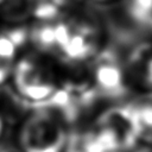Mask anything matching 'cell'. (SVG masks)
Wrapping results in <instances>:
<instances>
[{"label":"cell","instance_id":"1","mask_svg":"<svg viewBox=\"0 0 152 152\" xmlns=\"http://www.w3.org/2000/svg\"><path fill=\"white\" fill-rule=\"evenodd\" d=\"M21 152H64L68 132L62 118L48 109L32 112L19 128Z\"/></svg>","mask_w":152,"mask_h":152},{"label":"cell","instance_id":"2","mask_svg":"<svg viewBox=\"0 0 152 152\" xmlns=\"http://www.w3.org/2000/svg\"><path fill=\"white\" fill-rule=\"evenodd\" d=\"M137 141L125 108L107 113L80 140L78 152H122Z\"/></svg>","mask_w":152,"mask_h":152},{"label":"cell","instance_id":"3","mask_svg":"<svg viewBox=\"0 0 152 152\" xmlns=\"http://www.w3.org/2000/svg\"><path fill=\"white\" fill-rule=\"evenodd\" d=\"M12 82L17 93L31 102L48 101L57 93L51 70L32 58H24L12 69Z\"/></svg>","mask_w":152,"mask_h":152},{"label":"cell","instance_id":"4","mask_svg":"<svg viewBox=\"0 0 152 152\" xmlns=\"http://www.w3.org/2000/svg\"><path fill=\"white\" fill-rule=\"evenodd\" d=\"M68 21L69 34L61 56L71 62H83L94 57L102 43L100 25L88 15H75Z\"/></svg>","mask_w":152,"mask_h":152},{"label":"cell","instance_id":"5","mask_svg":"<svg viewBox=\"0 0 152 152\" xmlns=\"http://www.w3.org/2000/svg\"><path fill=\"white\" fill-rule=\"evenodd\" d=\"M94 81L97 89L108 96H120L126 91V72L110 59L97 63L94 70Z\"/></svg>","mask_w":152,"mask_h":152},{"label":"cell","instance_id":"6","mask_svg":"<svg viewBox=\"0 0 152 152\" xmlns=\"http://www.w3.org/2000/svg\"><path fill=\"white\" fill-rule=\"evenodd\" d=\"M126 76L137 86L152 90V45L141 44L129 56Z\"/></svg>","mask_w":152,"mask_h":152},{"label":"cell","instance_id":"7","mask_svg":"<svg viewBox=\"0 0 152 152\" xmlns=\"http://www.w3.org/2000/svg\"><path fill=\"white\" fill-rule=\"evenodd\" d=\"M125 112L137 141L152 145V100L133 103Z\"/></svg>","mask_w":152,"mask_h":152},{"label":"cell","instance_id":"8","mask_svg":"<svg viewBox=\"0 0 152 152\" xmlns=\"http://www.w3.org/2000/svg\"><path fill=\"white\" fill-rule=\"evenodd\" d=\"M36 0H0V19L10 25H19L33 17Z\"/></svg>","mask_w":152,"mask_h":152},{"label":"cell","instance_id":"9","mask_svg":"<svg viewBox=\"0 0 152 152\" xmlns=\"http://www.w3.org/2000/svg\"><path fill=\"white\" fill-rule=\"evenodd\" d=\"M122 13L138 26H150L152 23V0H121Z\"/></svg>","mask_w":152,"mask_h":152},{"label":"cell","instance_id":"10","mask_svg":"<svg viewBox=\"0 0 152 152\" xmlns=\"http://www.w3.org/2000/svg\"><path fill=\"white\" fill-rule=\"evenodd\" d=\"M17 43L13 39V36L0 33V62L10 64L13 63V59L17 55Z\"/></svg>","mask_w":152,"mask_h":152},{"label":"cell","instance_id":"11","mask_svg":"<svg viewBox=\"0 0 152 152\" xmlns=\"http://www.w3.org/2000/svg\"><path fill=\"white\" fill-rule=\"evenodd\" d=\"M37 2H44V4H49L53 7H56L58 11H62L64 8L70 7L72 4H75L77 0H36Z\"/></svg>","mask_w":152,"mask_h":152},{"label":"cell","instance_id":"12","mask_svg":"<svg viewBox=\"0 0 152 152\" xmlns=\"http://www.w3.org/2000/svg\"><path fill=\"white\" fill-rule=\"evenodd\" d=\"M12 69L13 68H10V64L0 62V86L8 80L10 75H12V71H11Z\"/></svg>","mask_w":152,"mask_h":152},{"label":"cell","instance_id":"13","mask_svg":"<svg viewBox=\"0 0 152 152\" xmlns=\"http://www.w3.org/2000/svg\"><path fill=\"white\" fill-rule=\"evenodd\" d=\"M5 128H6V124H5V119L2 116V114L0 113V140L5 133Z\"/></svg>","mask_w":152,"mask_h":152},{"label":"cell","instance_id":"14","mask_svg":"<svg viewBox=\"0 0 152 152\" xmlns=\"http://www.w3.org/2000/svg\"><path fill=\"white\" fill-rule=\"evenodd\" d=\"M93 1H95V2H97V4H107V2H110V1H113V0H93Z\"/></svg>","mask_w":152,"mask_h":152},{"label":"cell","instance_id":"15","mask_svg":"<svg viewBox=\"0 0 152 152\" xmlns=\"http://www.w3.org/2000/svg\"><path fill=\"white\" fill-rule=\"evenodd\" d=\"M150 27H151V28H152V23H151V25H150Z\"/></svg>","mask_w":152,"mask_h":152}]
</instances>
